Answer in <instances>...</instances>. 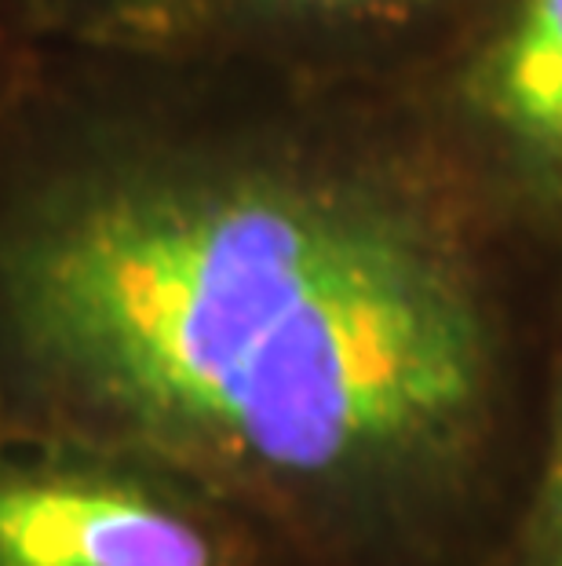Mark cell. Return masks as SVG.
<instances>
[{"mask_svg": "<svg viewBox=\"0 0 562 566\" xmlns=\"http://www.w3.org/2000/svg\"><path fill=\"white\" fill-rule=\"evenodd\" d=\"M52 44L187 48L205 38L216 0H19Z\"/></svg>", "mask_w": 562, "mask_h": 566, "instance_id": "cell-5", "label": "cell"}, {"mask_svg": "<svg viewBox=\"0 0 562 566\" xmlns=\"http://www.w3.org/2000/svg\"><path fill=\"white\" fill-rule=\"evenodd\" d=\"M500 566H562V333L548 380L533 479Z\"/></svg>", "mask_w": 562, "mask_h": 566, "instance_id": "cell-6", "label": "cell"}, {"mask_svg": "<svg viewBox=\"0 0 562 566\" xmlns=\"http://www.w3.org/2000/svg\"><path fill=\"white\" fill-rule=\"evenodd\" d=\"M562 234L421 92L52 44L0 125V439L150 457L285 566H500Z\"/></svg>", "mask_w": 562, "mask_h": 566, "instance_id": "cell-1", "label": "cell"}, {"mask_svg": "<svg viewBox=\"0 0 562 566\" xmlns=\"http://www.w3.org/2000/svg\"><path fill=\"white\" fill-rule=\"evenodd\" d=\"M0 566H285L242 512L150 457L0 439Z\"/></svg>", "mask_w": 562, "mask_h": 566, "instance_id": "cell-2", "label": "cell"}, {"mask_svg": "<svg viewBox=\"0 0 562 566\" xmlns=\"http://www.w3.org/2000/svg\"><path fill=\"white\" fill-rule=\"evenodd\" d=\"M52 41L38 30L19 0H0V125L38 77Z\"/></svg>", "mask_w": 562, "mask_h": 566, "instance_id": "cell-7", "label": "cell"}, {"mask_svg": "<svg viewBox=\"0 0 562 566\" xmlns=\"http://www.w3.org/2000/svg\"><path fill=\"white\" fill-rule=\"evenodd\" d=\"M421 99L489 184L562 234V0H497Z\"/></svg>", "mask_w": 562, "mask_h": 566, "instance_id": "cell-3", "label": "cell"}, {"mask_svg": "<svg viewBox=\"0 0 562 566\" xmlns=\"http://www.w3.org/2000/svg\"><path fill=\"white\" fill-rule=\"evenodd\" d=\"M497 0H216L198 44L289 74L421 92Z\"/></svg>", "mask_w": 562, "mask_h": 566, "instance_id": "cell-4", "label": "cell"}]
</instances>
